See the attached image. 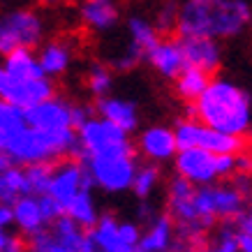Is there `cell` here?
Instances as JSON below:
<instances>
[{
	"label": "cell",
	"instance_id": "cell-1",
	"mask_svg": "<svg viewBox=\"0 0 252 252\" xmlns=\"http://www.w3.org/2000/svg\"><path fill=\"white\" fill-rule=\"evenodd\" d=\"M252 28L250 0H178L174 32L229 42Z\"/></svg>",
	"mask_w": 252,
	"mask_h": 252
},
{
	"label": "cell",
	"instance_id": "cell-2",
	"mask_svg": "<svg viewBox=\"0 0 252 252\" xmlns=\"http://www.w3.org/2000/svg\"><path fill=\"white\" fill-rule=\"evenodd\" d=\"M194 116L213 130L243 137L252 123V95L227 77H211L194 102Z\"/></svg>",
	"mask_w": 252,
	"mask_h": 252
},
{
	"label": "cell",
	"instance_id": "cell-3",
	"mask_svg": "<svg viewBox=\"0 0 252 252\" xmlns=\"http://www.w3.org/2000/svg\"><path fill=\"white\" fill-rule=\"evenodd\" d=\"M2 151L9 158V164H19V167L39 164V162L54 164L63 158L77 155V130L44 132L26 125L21 132H16Z\"/></svg>",
	"mask_w": 252,
	"mask_h": 252
},
{
	"label": "cell",
	"instance_id": "cell-4",
	"mask_svg": "<svg viewBox=\"0 0 252 252\" xmlns=\"http://www.w3.org/2000/svg\"><path fill=\"white\" fill-rule=\"evenodd\" d=\"M79 160L88 169L93 188L107 192V194H121V192L130 190L139 167L134 144L114 148V151H104V153L86 155Z\"/></svg>",
	"mask_w": 252,
	"mask_h": 252
},
{
	"label": "cell",
	"instance_id": "cell-5",
	"mask_svg": "<svg viewBox=\"0 0 252 252\" xmlns=\"http://www.w3.org/2000/svg\"><path fill=\"white\" fill-rule=\"evenodd\" d=\"M46 39V19L32 7H9L0 12V56L16 49H37Z\"/></svg>",
	"mask_w": 252,
	"mask_h": 252
},
{
	"label": "cell",
	"instance_id": "cell-6",
	"mask_svg": "<svg viewBox=\"0 0 252 252\" xmlns=\"http://www.w3.org/2000/svg\"><path fill=\"white\" fill-rule=\"evenodd\" d=\"M248 197L236 188V183H208L197 185L194 206L204 224L213 227L215 222H236L245 213Z\"/></svg>",
	"mask_w": 252,
	"mask_h": 252
},
{
	"label": "cell",
	"instance_id": "cell-7",
	"mask_svg": "<svg viewBox=\"0 0 252 252\" xmlns=\"http://www.w3.org/2000/svg\"><path fill=\"white\" fill-rule=\"evenodd\" d=\"M125 37L127 39L123 49L109 58V65L114 67V72H130L139 67L146 61V54L151 51V46L162 37V32L158 31L153 19L144 14H132L125 21Z\"/></svg>",
	"mask_w": 252,
	"mask_h": 252
},
{
	"label": "cell",
	"instance_id": "cell-8",
	"mask_svg": "<svg viewBox=\"0 0 252 252\" xmlns=\"http://www.w3.org/2000/svg\"><path fill=\"white\" fill-rule=\"evenodd\" d=\"M95 252H139L141 227L137 222L118 220L114 213H99L97 222L88 229Z\"/></svg>",
	"mask_w": 252,
	"mask_h": 252
},
{
	"label": "cell",
	"instance_id": "cell-9",
	"mask_svg": "<svg viewBox=\"0 0 252 252\" xmlns=\"http://www.w3.org/2000/svg\"><path fill=\"white\" fill-rule=\"evenodd\" d=\"M123 146H132L130 134L102 116L93 114L77 127V158L104 153V151H114Z\"/></svg>",
	"mask_w": 252,
	"mask_h": 252
},
{
	"label": "cell",
	"instance_id": "cell-10",
	"mask_svg": "<svg viewBox=\"0 0 252 252\" xmlns=\"http://www.w3.org/2000/svg\"><path fill=\"white\" fill-rule=\"evenodd\" d=\"M56 95V84L51 77H32L19 79L12 77L7 69L0 65V97L12 102L19 109H31L39 102Z\"/></svg>",
	"mask_w": 252,
	"mask_h": 252
},
{
	"label": "cell",
	"instance_id": "cell-11",
	"mask_svg": "<svg viewBox=\"0 0 252 252\" xmlns=\"http://www.w3.org/2000/svg\"><path fill=\"white\" fill-rule=\"evenodd\" d=\"M84 188H93V181L88 176L86 164L79 158H63V160L54 162V171H51V181H49L46 194L54 197L61 204L63 213H65V206Z\"/></svg>",
	"mask_w": 252,
	"mask_h": 252
},
{
	"label": "cell",
	"instance_id": "cell-12",
	"mask_svg": "<svg viewBox=\"0 0 252 252\" xmlns=\"http://www.w3.org/2000/svg\"><path fill=\"white\" fill-rule=\"evenodd\" d=\"M174 171L192 185H208L220 181L218 176V155L206 151V148H178L174 155Z\"/></svg>",
	"mask_w": 252,
	"mask_h": 252
},
{
	"label": "cell",
	"instance_id": "cell-13",
	"mask_svg": "<svg viewBox=\"0 0 252 252\" xmlns=\"http://www.w3.org/2000/svg\"><path fill=\"white\" fill-rule=\"evenodd\" d=\"M26 125L37 127L44 132H72L74 121H72V99L61 97V95H51L49 99L39 102L35 107L26 109Z\"/></svg>",
	"mask_w": 252,
	"mask_h": 252
},
{
	"label": "cell",
	"instance_id": "cell-14",
	"mask_svg": "<svg viewBox=\"0 0 252 252\" xmlns=\"http://www.w3.org/2000/svg\"><path fill=\"white\" fill-rule=\"evenodd\" d=\"M137 155H141L146 162L153 164H167L174 160L178 144H176L174 127L169 125H148L137 134Z\"/></svg>",
	"mask_w": 252,
	"mask_h": 252
},
{
	"label": "cell",
	"instance_id": "cell-15",
	"mask_svg": "<svg viewBox=\"0 0 252 252\" xmlns=\"http://www.w3.org/2000/svg\"><path fill=\"white\" fill-rule=\"evenodd\" d=\"M121 19V0H81L79 2V23L91 35H109L118 28Z\"/></svg>",
	"mask_w": 252,
	"mask_h": 252
},
{
	"label": "cell",
	"instance_id": "cell-16",
	"mask_svg": "<svg viewBox=\"0 0 252 252\" xmlns=\"http://www.w3.org/2000/svg\"><path fill=\"white\" fill-rule=\"evenodd\" d=\"M146 63L151 65V69L158 77L174 81L185 69V56H183V46H181V37L178 35H162L151 46V51L146 54Z\"/></svg>",
	"mask_w": 252,
	"mask_h": 252
},
{
	"label": "cell",
	"instance_id": "cell-17",
	"mask_svg": "<svg viewBox=\"0 0 252 252\" xmlns=\"http://www.w3.org/2000/svg\"><path fill=\"white\" fill-rule=\"evenodd\" d=\"M35 54H37V61L46 77L61 79L72 69L77 61V44L69 37H51L44 39Z\"/></svg>",
	"mask_w": 252,
	"mask_h": 252
},
{
	"label": "cell",
	"instance_id": "cell-18",
	"mask_svg": "<svg viewBox=\"0 0 252 252\" xmlns=\"http://www.w3.org/2000/svg\"><path fill=\"white\" fill-rule=\"evenodd\" d=\"M181 37V35H178ZM181 46H183L185 65L188 67H197L201 72H206L213 77L215 72L222 67L224 61V49L222 42L211 37H181Z\"/></svg>",
	"mask_w": 252,
	"mask_h": 252
},
{
	"label": "cell",
	"instance_id": "cell-19",
	"mask_svg": "<svg viewBox=\"0 0 252 252\" xmlns=\"http://www.w3.org/2000/svg\"><path fill=\"white\" fill-rule=\"evenodd\" d=\"M95 111H97V116L107 118L109 123H114L116 127L125 130L127 134H132V132L139 130V123H141L139 107L127 97H116V95L97 97V102H95Z\"/></svg>",
	"mask_w": 252,
	"mask_h": 252
},
{
	"label": "cell",
	"instance_id": "cell-20",
	"mask_svg": "<svg viewBox=\"0 0 252 252\" xmlns=\"http://www.w3.org/2000/svg\"><path fill=\"white\" fill-rule=\"evenodd\" d=\"M12 224L21 231L23 236H35L42 229L49 227L44 213H42V204H39V194H21L12 204Z\"/></svg>",
	"mask_w": 252,
	"mask_h": 252
},
{
	"label": "cell",
	"instance_id": "cell-21",
	"mask_svg": "<svg viewBox=\"0 0 252 252\" xmlns=\"http://www.w3.org/2000/svg\"><path fill=\"white\" fill-rule=\"evenodd\" d=\"M139 252H176V227L169 213L148 220L146 231H141Z\"/></svg>",
	"mask_w": 252,
	"mask_h": 252
},
{
	"label": "cell",
	"instance_id": "cell-22",
	"mask_svg": "<svg viewBox=\"0 0 252 252\" xmlns=\"http://www.w3.org/2000/svg\"><path fill=\"white\" fill-rule=\"evenodd\" d=\"M2 67L7 69L12 77L19 79H32V77H46L42 65L37 61L35 49H16L12 54L2 56Z\"/></svg>",
	"mask_w": 252,
	"mask_h": 252
},
{
	"label": "cell",
	"instance_id": "cell-23",
	"mask_svg": "<svg viewBox=\"0 0 252 252\" xmlns=\"http://www.w3.org/2000/svg\"><path fill=\"white\" fill-rule=\"evenodd\" d=\"M208 81H211V74H206V72H201V69H197V67H188V65H185L183 72L174 79L176 97L188 102V104H194L199 99V95L206 91Z\"/></svg>",
	"mask_w": 252,
	"mask_h": 252
},
{
	"label": "cell",
	"instance_id": "cell-24",
	"mask_svg": "<svg viewBox=\"0 0 252 252\" xmlns=\"http://www.w3.org/2000/svg\"><path fill=\"white\" fill-rule=\"evenodd\" d=\"M65 215H69V218L77 222V224H81L86 231L91 229L99 218L97 204H95V197H93V188H84V190L79 192L77 197L65 206Z\"/></svg>",
	"mask_w": 252,
	"mask_h": 252
},
{
	"label": "cell",
	"instance_id": "cell-25",
	"mask_svg": "<svg viewBox=\"0 0 252 252\" xmlns=\"http://www.w3.org/2000/svg\"><path fill=\"white\" fill-rule=\"evenodd\" d=\"M49 231L54 234L56 241H61L63 245H67L72 250H81V248L88 243V231L65 213H63L61 218H56V220L49 224Z\"/></svg>",
	"mask_w": 252,
	"mask_h": 252
},
{
	"label": "cell",
	"instance_id": "cell-26",
	"mask_svg": "<svg viewBox=\"0 0 252 252\" xmlns=\"http://www.w3.org/2000/svg\"><path fill=\"white\" fill-rule=\"evenodd\" d=\"M21 194H28L26 171L19 164H7L0 171V204H14Z\"/></svg>",
	"mask_w": 252,
	"mask_h": 252
},
{
	"label": "cell",
	"instance_id": "cell-27",
	"mask_svg": "<svg viewBox=\"0 0 252 252\" xmlns=\"http://www.w3.org/2000/svg\"><path fill=\"white\" fill-rule=\"evenodd\" d=\"M114 67L109 63H91L88 69H86V88L91 93L93 97H104V95H111L114 91Z\"/></svg>",
	"mask_w": 252,
	"mask_h": 252
},
{
	"label": "cell",
	"instance_id": "cell-28",
	"mask_svg": "<svg viewBox=\"0 0 252 252\" xmlns=\"http://www.w3.org/2000/svg\"><path fill=\"white\" fill-rule=\"evenodd\" d=\"M160 183H162V169H160V164L146 162V164H139V167H137V174H134V181H132L130 190L134 192V197H137V199L148 201V199L158 192Z\"/></svg>",
	"mask_w": 252,
	"mask_h": 252
},
{
	"label": "cell",
	"instance_id": "cell-29",
	"mask_svg": "<svg viewBox=\"0 0 252 252\" xmlns=\"http://www.w3.org/2000/svg\"><path fill=\"white\" fill-rule=\"evenodd\" d=\"M26 127V116H23V109L14 107L12 102L0 97V148L12 141L16 132H21Z\"/></svg>",
	"mask_w": 252,
	"mask_h": 252
},
{
	"label": "cell",
	"instance_id": "cell-30",
	"mask_svg": "<svg viewBox=\"0 0 252 252\" xmlns=\"http://www.w3.org/2000/svg\"><path fill=\"white\" fill-rule=\"evenodd\" d=\"M194 252H238V229L234 222H222L215 238L211 243H204Z\"/></svg>",
	"mask_w": 252,
	"mask_h": 252
},
{
	"label": "cell",
	"instance_id": "cell-31",
	"mask_svg": "<svg viewBox=\"0 0 252 252\" xmlns=\"http://www.w3.org/2000/svg\"><path fill=\"white\" fill-rule=\"evenodd\" d=\"M23 171H26L28 192H31V194H46V190H49V181H51V171H54V164H46V162L28 164V167H23Z\"/></svg>",
	"mask_w": 252,
	"mask_h": 252
},
{
	"label": "cell",
	"instance_id": "cell-32",
	"mask_svg": "<svg viewBox=\"0 0 252 252\" xmlns=\"http://www.w3.org/2000/svg\"><path fill=\"white\" fill-rule=\"evenodd\" d=\"M176 12H178V0H164L158 12H155V26L160 32H171L176 28Z\"/></svg>",
	"mask_w": 252,
	"mask_h": 252
},
{
	"label": "cell",
	"instance_id": "cell-33",
	"mask_svg": "<svg viewBox=\"0 0 252 252\" xmlns=\"http://www.w3.org/2000/svg\"><path fill=\"white\" fill-rule=\"evenodd\" d=\"M39 204H42V213H44L46 222L51 224L56 218H61L63 215V206L56 201L54 197H49V194H39Z\"/></svg>",
	"mask_w": 252,
	"mask_h": 252
},
{
	"label": "cell",
	"instance_id": "cell-34",
	"mask_svg": "<svg viewBox=\"0 0 252 252\" xmlns=\"http://www.w3.org/2000/svg\"><path fill=\"white\" fill-rule=\"evenodd\" d=\"M236 155H229V153L218 155V176H220V181L236 176Z\"/></svg>",
	"mask_w": 252,
	"mask_h": 252
},
{
	"label": "cell",
	"instance_id": "cell-35",
	"mask_svg": "<svg viewBox=\"0 0 252 252\" xmlns=\"http://www.w3.org/2000/svg\"><path fill=\"white\" fill-rule=\"evenodd\" d=\"M93 114H95L93 107L84 104V102H72V121H74V127H79L84 121H88Z\"/></svg>",
	"mask_w": 252,
	"mask_h": 252
},
{
	"label": "cell",
	"instance_id": "cell-36",
	"mask_svg": "<svg viewBox=\"0 0 252 252\" xmlns=\"http://www.w3.org/2000/svg\"><path fill=\"white\" fill-rule=\"evenodd\" d=\"M236 227L241 231H250V234H252V201H250V206L245 208V213L236 220Z\"/></svg>",
	"mask_w": 252,
	"mask_h": 252
},
{
	"label": "cell",
	"instance_id": "cell-37",
	"mask_svg": "<svg viewBox=\"0 0 252 252\" xmlns=\"http://www.w3.org/2000/svg\"><path fill=\"white\" fill-rule=\"evenodd\" d=\"M9 227H12V206L0 204V229H9Z\"/></svg>",
	"mask_w": 252,
	"mask_h": 252
},
{
	"label": "cell",
	"instance_id": "cell-38",
	"mask_svg": "<svg viewBox=\"0 0 252 252\" xmlns=\"http://www.w3.org/2000/svg\"><path fill=\"white\" fill-rule=\"evenodd\" d=\"M238 229V227H236ZM238 252H252V234L238 229Z\"/></svg>",
	"mask_w": 252,
	"mask_h": 252
},
{
	"label": "cell",
	"instance_id": "cell-39",
	"mask_svg": "<svg viewBox=\"0 0 252 252\" xmlns=\"http://www.w3.org/2000/svg\"><path fill=\"white\" fill-rule=\"evenodd\" d=\"M63 0H35V5H39V7H56Z\"/></svg>",
	"mask_w": 252,
	"mask_h": 252
},
{
	"label": "cell",
	"instance_id": "cell-40",
	"mask_svg": "<svg viewBox=\"0 0 252 252\" xmlns=\"http://www.w3.org/2000/svg\"><path fill=\"white\" fill-rule=\"evenodd\" d=\"M243 137H245V151L252 153V123H250V127H248V132H245Z\"/></svg>",
	"mask_w": 252,
	"mask_h": 252
},
{
	"label": "cell",
	"instance_id": "cell-41",
	"mask_svg": "<svg viewBox=\"0 0 252 252\" xmlns=\"http://www.w3.org/2000/svg\"><path fill=\"white\" fill-rule=\"evenodd\" d=\"M7 164H9V158H7V155H5V151L0 148V171H2V169L7 167Z\"/></svg>",
	"mask_w": 252,
	"mask_h": 252
},
{
	"label": "cell",
	"instance_id": "cell-42",
	"mask_svg": "<svg viewBox=\"0 0 252 252\" xmlns=\"http://www.w3.org/2000/svg\"><path fill=\"white\" fill-rule=\"evenodd\" d=\"M72 2H81V0H72Z\"/></svg>",
	"mask_w": 252,
	"mask_h": 252
}]
</instances>
